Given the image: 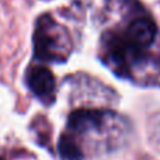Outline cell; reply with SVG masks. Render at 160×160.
Instances as JSON below:
<instances>
[{
  "label": "cell",
  "mask_w": 160,
  "mask_h": 160,
  "mask_svg": "<svg viewBox=\"0 0 160 160\" xmlns=\"http://www.w3.org/2000/svg\"><path fill=\"white\" fill-rule=\"evenodd\" d=\"M53 25L55 22L52 20L42 17L34 31V56L42 62H62L66 59L58 48V37L53 34Z\"/></svg>",
  "instance_id": "6da1fadb"
},
{
  "label": "cell",
  "mask_w": 160,
  "mask_h": 160,
  "mask_svg": "<svg viewBox=\"0 0 160 160\" xmlns=\"http://www.w3.org/2000/svg\"><path fill=\"white\" fill-rule=\"evenodd\" d=\"M27 84L30 90L47 104L55 100V76L45 66H32L27 73Z\"/></svg>",
  "instance_id": "7a4b0ae2"
},
{
  "label": "cell",
  "mask_w": 160,
  "mask_h": 160,
  "mask_svg": "<svg viewBox=\"0 0 160 160\" xmlns=\"http://www.w3.org/2000/svg\"><path fill=\"white\" fill-rule=\"evenodd\" d=\"M158 34V28L153 20L148 17H139L133 20L127 30V38L139 51H143L153 44Z\"/></svg>",
  "instance_id": "3957f363"
},
{
  "label": "cell",
  "mask_w": 160,
  "mask_h": 160,
  "mask_svg": "<svg viewBox=\"0 0 160 160\" xmlns=\"http://www.w3.org/2000/svg\"><path fill=\"white\" fill-rule=\"evenodd\" d=\"M104 122V112L98 110H75L68 118V127L75 132L83 133L98 129Z\"/></svg>",
  "instance_id": "277c9868"
},
{
  "label": "cell",
  "mask_w": 160,
  "mask_h": 160,
  "mask_svg": "<svg viewBox=\"0 0 160 160\" xmlns=\"http://www.w3.org/2000/svg\"><path fill=\"white\" fill-rule=\"evenodd\" d=\"M58 152L62 159L65 160H82L83 152L76 141L68 133L61 135L58 142Z\"/></svg>",
  "instance_id": "5b68a950"
},
{
  "label": "cell",
  "mask_w": 160,
  "mask_h": 160,
  "mask_svg": "<svg viewBox=\"0 0 160 160\" xmlns=\"http://www.w3.org/2000/svg\"><path fill=\"white\" fill-rule=\"evenodd\" d=\"M0 160H4V159H3V158H0Z\"/></svg>",
  "instance_id": "8992f818"
}]
</instances>
